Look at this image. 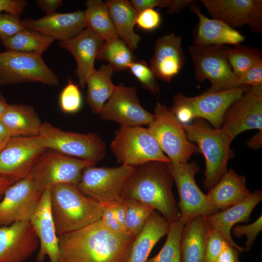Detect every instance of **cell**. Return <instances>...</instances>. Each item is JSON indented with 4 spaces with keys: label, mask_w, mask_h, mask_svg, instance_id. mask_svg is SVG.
I'll return each mask as SVG.
<instances>
[{
    "label": "cell",
    "mask_w": 262,
    "mask_h": 262,
    "mask_svg": "<svg viewBox=\"0 0 262 262\" xmlns=\"http://www.w3.org/2000/svg\"><path fill=\"white\" fill-rule=\"evenodd\" d=\"M58 238V262H127L134 240L100 219Z\"/></svg>",
    "instance_id": "1"
},
{
    "label": "cell",
    "mask_w": 262,
    "mask_h": 262,
    "mask_svg": "<svg viewBox=\"0 0 262 262\" xmlns=\"http://www.w3.org/2000/svg\"><path fill=\"white\" fill-rule=\"evenodd\" d=\"M168 163L151 161L135 166L127 181L124 197L150 206L170 223L180 218V212L173 196L174 180Z\"/></svg>",
    "instance_id": "2"
},
{
    "label": "cell",
    "mask_w": 262,
    "mask_h": 262,
    "mask_svg": "<svg viewBox=\"0 0 262 262\" xmlns=\"http://www.w3.org/2000/svg\"><path fill=\"white\" fill-rule=\"evenodd\" d=\"M50 210L56 234L60 236L100 220L102 206L76 186L61 183L51 188Z\"/></svg>",
    "instance_id": "3"
},
{
    "label": "cell",
    "mask_w": 262,
    "mask_h": 262,
    "mask_svg": "<svg viewBox=\"0 0 262 262\" xmlns=\"http://www.w3.org/2000/svg\"><path fill=\"white\" fill-rule=\"evenodd\" d=\"M188 140L195 143L205 160L204 186L211 190L227 171L229 159L233 155L230 148L232 139L222 128L215 129L203 119L195 118L190 125L182 124Z\"/></svg>",
    "instance_id": "4"
},
{
    "label": "cell",
    "mask_w": 262,
    "mask_h": 262,
    "mask_svg": "<svg viewBox=\"0 0 262 262\" xmlns=\"http://www.w3.org/2000/svg\"><path fill=\"white\" fill-rule=\"evenodd\" d=\"M249 87L243 84L218 92L206 91L194 97H188L178 93L174 96L173 104L169 110L181 124H185L192 119L201 118L210 123L214 128L220 129L227 110Z\"/></svg>",
    "instance_id": "5"
},
{
    "label": "cell",
    "mask_w": 262,
    "mask_h": 262,
    "mask_svg": "<svg viewBox=\"0 0 262 262\" xmlns=\"http://www.w3.org/2000/svg\"><path fill=\"white\" fill-rule=\"evenodd\" d=\"M110 147L122 164L135 167L151 161L171 162L147 128L141 126H120Z\"/></svg>",
    "instance_id": "6"
},
{
    "label": "cell",
    "mask_w": 262,
    "mask_h": 262,
    "mask_svg": "<svg viewBox=\"0 0 262 262\" xmlns=\"http://www.w3.org/2000/svg\"><path fill=\"white\" fill-rule=\"evenodd\" d=\"M94 165L82 171L76 186L79 190L102 206L115 205L123 200L127 181L135 167L125 164L114 167Z\"/></svg>",
    "instance_id": "7"
},
{
    "label": "cell",
    "mask_w": 262,
    "mask_h": 262,
    "mask_svg": "<svg viewBox=\"0 0 262 262\" xmlns=\"http://www.w3.org/2000/svg\"><path fill=\"white\" fill-rule=\"evenodd\" d=\"M39 136L47 149L67 156L96 164L105 155V143L95 133L66 131L44 122L42 123Z\"/></svg>",
    "instance_id": "8"
},
{
    "label": "cell",
    "mask_w": 262,
    "mask_h": 262,
    "mask_svg": "<svg viewBox=\"0 0 262 262\" xmlns=\"http://www.w3.org/2000/svg\"><path fill=\"white\" fill-rule=\"evenodd\" d=\"M229 48L225 45L189 48L196 79L198 82L207 79L211 83L207 92H218L240 85L228 59Z\"/></svg>",
    "instance_id": "9"
},
{
    "label": "cell",
    "mask_w": 262,
    "mask_h": 262,
    "mask_svg": "<svg viewBox=\"0 0 262 262\" xmlns=\"http://www.w3.org/2000/svg\"><path fill=\"white\" fill-rule=\"evenodd\" d=\"M154 115L147 129L171 162L187 163L199 151L196 144L188 140L182 124L166 106L157 102Z\"/></svg>",
    "instance_id": "10"
},
{
    "label": "cell",
    "mask_w": 262,
    "mask_h": 262,
    "mask_svg": "<svg viewBox=\"0 0 262 262\" xmlns=\"http://www.w3.org/2000/svg\"><path fill=\"white\" fill-rule=\"evenodd\" d=\"M168 165L177 187L180 219L184 225L196 216H207L219 212L196 183L195 176L199 171L196 163L170 162Z\"/></svg>",
    "instance_id": "11"
},
{
    "label": "cell",
    "mask_w": 262,
    "mask_h": 262,
    "mask_svg": "<svg viewBox=\"0 0 262 262\" xmlns=\"http://www.w3.org/2000/svg\"><path fill=\"white\" fill-rule=\"evenodd\" d=\"M59 84V79L42 55L7 50L0 52V86L24 82Z\"/></svg>",
    "instance_id": "12"
},
{
    "label": "cell",
    "mask_w": 262,
    "mask_h": 262,
    "mask_svg": "<svg viewBox=\"0 0 262 262\" xmlns=\"http://www.w3.org/2000/svg\"><path fill=\"white\" fill-rule=\"evenodd\" d=\"M95 164L57 151L46 150L34 165L29 176L42 192L61 183L76 186L83 170Z\"/></svg>",
    "instance_id": "13"
},
{
    "label": "cell",
    "mask_w": 262,
    "mask_h": 262,
    "mask_svg": "<svg viewBox=\"0 0 262 262\" xmlns=\"http://www.w3.org/2000/svg\"><path fill=\"white\" fill-rule=\"evenodd\" d=\"M46 150L39 135L12 137L0 152V177L16 181L27 177Z\"/></svg>",
    "instance_id": "14"
},
{
    "label": "cell",
    "mask_w": 262,
    "mask_h": 262,
    "mask_svg": "<svg viewBox=\"0 0 262 262\" xmlns=\"http://www.w3.org/2000/svg\"><path fill=\"white\" fill-rule=\"evenodd\" d=\"M42 193L29 175L10 186L0 200V226L30 221Z\"/></svg>",
    "instance_id": "15"
},
{
    "label": "cell",
    "mask_w": 262,
    "mask_h": 262,
    "mask_svg": "<svg viewBox=\"0 0 262 262\" xmlns=\"http://www.w3.org/2000/svg\"><path fill=\"white\" fill-rule=\"evenodd\" d=\"M221 128L233 140L246 130L262 131V85L250 86L227 110Z\"/></svg>",
    "instance_id": "16"
},
{
    "label": "cell",
    "mask_w": 262,
    "mask_h": 262,
    "mask_svg": "<svg viewBox=\"0 0 262 262\" xmlns=\"http://www.w3.org/2000/svg\"><path fill=\"white\" fill-rule=\"evenodd\" d=\"M101 118L116 122L121 126L149 125L154 114L140 104L136 87L120 84L98 114Z\"/></svg>",
    "instance_id": "17"
},
{
    "label": "cell",
    "mask_w": 262,
    "mask_h": 262,
    "mask_svg": "<svg viewBox=\"0 0 262 262\" xmlns=\"http://www.w3.org/2000/svg\"><path fill=\"white\" fill-rule=\"evenodd\" d=\"M213 19L231 28L247 25L257 32L262 31V0H202Z\"/></svg>",
    "instance_id": "18"
},
{
    "label": "cell",
    "mask_w": 262,
    "mask_h": 262,
    "mask_svg": "<svg viewBox=\"0 0 262 262\" xmlns=\"http://www.w3.org/2000/svg\"><path fill=\"white\" fill-rule=\"evenodd\" d=\"M38 248L30 221L0 226V262H25Z\"/></svg>",
    "instance_id": "19"
},
{
    "label": "cell",
    "mask_w": 262,
    "mask_h": 262,
    "mask_svg": "<svg viewBox=\"0 0 262 262\" xmlns=\"http://www.w3.org/2000/svg\"><path fill=\"white\" fill-rule=\"evenodd\" d=\"M51 188L42 193L38 205L30 222L39 241V250L36 260L43 262L46 256L50 262H58L59 238L50 210Z\"/></svg>",
    "instance_id": "20"
},
{
    "label": "cell",
    "mask_w": 262,
    "mask_h": 262,
    "mask_svg": "<svg viewBox=\"0 0 262 262\" xmlns=\"http://www.w3.org/2000/svg\"><path fill=\"white\" fill-rule=\"evenodd\" d=\"M24 28L48 36L58 41L69 39L86 28L84 12H54L37 19H22Z\"/></svg>",
    "instance_id": "21"
},
{
    "label": "cell",
    "mask_w": 262,
    "mask_h": 262,
    "mask_svg": "<svg viewBox=\"0 0 262 262\" xmlns=\"http://www.w3.org/2000/svg\"><path fill=\"white\" fill-rule=\"evenodd\" d=\"M185 63L181 38L174 33L157 39L150 63L156 77L167 82L179 74Z\"/></svg>",
    "instance_id": "22"
},
{
    "label": "cell",
    "mask_w": 262,
    "mask_h": 262,
    "mask_svg": "<svg viewBox=\"0 0 262 262\" xmlns=\"http://www.w3.org/2000/svg\"><path fill=\"white\" fill-rule=\"evenodd\" d=\"M104 40L93 31L85 28L75 36L62 41L58 45L70 52L77 63L76 74L79 84L83 88L86 80L95 69L94 62Z\"/></svg>",
    "instance_id": "23"
},
{
    "label": "cell",
    "mask_w": 262,
    "mask_h": 262,
    "mask_svg": "<svg viewBox=\"0 0 262 262\" xmlns=\"http://www.w3.org/2000/svg\"><path fill=\"white\" fill-rule=\"evenodd\" d=\"M262 200V191L256 190L235 205L204 217L210 226L220 232L230 246L239 252H243L244 247L233 241L230 234L231 230L237 223L248 222L250 220L252 211Z\"/></svg>",
    "instance_id": "24"
},
{
    "label": "cell",
    "mask_w": 262,
    "mask_h": 262,
    "mask_svg": "<svg viewBox=\"0 0 262 262\" xmlns=\"http://www.w3.org/2000/svg\"><path fill=\"white\" fill-rule=\"evenodd\" d=\"M191 10L198 18L194 46L236 45L245 40L244 35L223 22L205 16L196 5H192Z\"/></svg>",
    "instance_id": "25"
},
{
    "label": "cell",
    "mask_w": 262,
    "mask_h": 262,
    "mask_svg": "<svg viewBox=\"0 0 262 262\" xmlns=\"http://www.w3.org/2000/svg\"><path fill=\"white\" fill-rule=\"evenodd\" d=\"M251 193L246 186V177L230 169L207 196L220 212L243 201Z\"/></svg>",
    "instance_id": "26"
},
{
    "label": "cell",
    "mask_w": 262,
    "mask_h": 262,
    "mask_svg": "<svg viewBox=\"0 0 262 262\" xmlns=\"http://www.w3.org/2000/svg\"><path fill=\"white\" fill-rule=\"evenodd\" d=\"M169 225L164 217L154 210L143 229L133 241L127 262H147L153 247L167 234Z\"/></svg>",
    "instance_id": "27"
},
{
    "label": "cell",
    "mask_w": 262,
    "mask_h": 262,
    "mask_svg": "<svg viewBox=\"0 0 262 262\" xmlns=\"http://www.w3.org/2000/svg\"><path fill=\"white\" fill-rule=\"evenodd\" d=\"M210 227L204 216L201 215L184 225L180 243L181 262H204L206 239Z\"/></svg>",
    "instance_id": "28"
},
{
    "label": "cell",
    "mask_w": 262,
    "mask_h": 262,
    "mask_svg": "<svg viewBox=\"0 0 262 262\" xmlns=\"http://www.w3.org/2000/svg\"><path fill=\"white\" fill-rule=\"evenodd\" d=\"M0 121L12 137L38 136L42 122L34 108L19 104H9Z\"/></svg>",
    "instance_id": "29"
},
{
    "label": "cell",
    "mask_w": 262,
    "mask_h": 262,
    "mask_svg": "<svg viewBox=\"0 0 262 262\" xmlns=\"http://www.w3.org/2000/svg\"><path fill=\"white\" fill-rule=\"evenodd\" d=\"M104 2L118 37L131 49H136L141 40V37L134 31L138 14L136 10L131 1L127 0H107Z\"/></svg>",
    "instance_id": "30"
},
{
    "label": "cell",
    "mask_w": 262,
    "mask_h": 262,
    "mask_svg": "<svg viewBox=\"0 0 262 262\" xmlns=\"http://www.w3.org/2000/svg\"><path fill=\"white\" fill-rule=\"evenodd\" d=\"M110 64L102 65L98 70H94L88 77L86 101L91 110L99 114L105 101L110 98L116 86L112 81L114 72Z\"/></svg>",
    "instance_id": "31"
},
{
    "label": "cell",
    "mask_w": 262,
    "mask_h": 262,
    "mask_svg": "<svg viewBox=\"0 0 262 262\" xmlns=\"http://www.w3.org/2000/svg\"><path fill=\"white\" fill-rule=\"evenodd\" d=\"M85 4L86 28L97 33L104 41L118 38L105 2L101 0H88Z\"/></svg>",
    "instance_id": "32"
},
{
    "label": "cell",
    "mask_w": 262,
    "mask_h": 262,
    "mask_svg": "<svg viewBox=\"0 0 262 262\" xmlns=\"http://www.w3.org/2000/svg\"><path fill=\"white\" fill-rule=\"evenodd\" d=\"M54 40L34 31L24 29L1 42L7 50L42 55Z\"/></svg>",
    "instance_id": "33"
},
{
    "label": "cell",
    "mask_w": 262,
    "mask_h": 262,
    "mask_svg": "<svg viewBox=\"0 0 262 262\" xmlns=\"http://www.w3.org/2000/svg\"><path fill=\"white\" fill-rule=\"evenodd\" d=\"M131 49L119 37L105 41L100 46L96 59L106 61L114 70L121 71L129 68L135 57Z\"/></svg>",
    "instance_id": "34"
},
{
    "label": "cell",
    "mask_w": 262,
    "mask_h": 262,
    "mask_svg": "<svg viewBox=\"0 0 262 262\" xmlns=\"http://www.w3.org/2000/svg\"><path fill=\"white\" fill-rule=\"evenodd\" d=\"M124 200L126 205L125 233L134 240L143 229L154 210L135 199L124 198Z\"/></svg>",
    "instance_id": "35"
},
{
    "label": "cell",
    "mask_w": 262,
    "mask_h": 262,
    "mask_svg": "<svg viewBox=\"0 0 262 262\" xmlns=\"http://www.w3.org/2000/svg\"><path fill=\"white\" fill-rule=\"evenodd\" d=\"M184 224L179 219L169 223L166 240L159 253L147 262H181L180 243Z\"/></svg>",
    "instance_id": "36"
},
{
    "label": "cell",
    "mask_w": 262,
    "mask_h": 262,
    "mask_svg": "<svg viewBox=\"0 0 262 262\" xmlns=\"http://www.w3.org/2000/svg\"><path fill=\"white\" fill-rule=\"evenodd\" d=\"M228 59L233 73L238 78L253 64L262 60V54L258 49L239 44L229 48Z\"/></svg>",
    "instance_id": "37"
},
{
    "label": "cell",
    "mask_w": 262,
    "mask_h": 262,
    "mask_svg": "<svg viewBox=\"0 0 262 262\" xmlns=\"http://www.w3.org/2000/svg\"><path fill=\"white\" fill-rule=\"evenodd\" d=\"M129 69L145 88L153 94L159 93L157 78L151 67L144 61H134Z\"/></svg>",
    "instance_id": "38"
},
{
    "label": "cell",
    "mask_w": 262,
    "mask_h": 262,
    "mask_svg": "<svg viewBox=\"0 0 262 262\" xmlns=\"http://www.w3.org/2000/svg\"><path fill=\"white\" fill-rule=\"evenodd\" d=\"M59 103L65 113L72 114L79 111L82 105V97L78 85L69 80L60 94Z\"/></svg>",
    "instance_id": "39"
},
{
    "label": "cell",
    "mask_w": 262,
    "mask_h": 262,
    "mask_svg": "<svg viewBox=\"0 0 262 262\" xmlns=\"http://www.w3.org/2000/svg\"><path fill=\"white\" fill-rule=\"evenodd\" d=\"M131 2L138 13L157 7L167 8L169 14L178 12L190 3L189 0H132Z\"/></svg>",
    "instance_id": "40"
},
{
    "label": "cell",
    "mask_w": 262,
    "mask_h": 262,
    "mask_svg": "<svg viewBox=\"0 0 262 262\" xmlns=\"http://www.w3.org/2000/svg\"><path fill=\"white\" fill-rule=\"evenodd\" d=\"M227 243L220 232L210 227L206 239L204 262H213Z\"/></svg>",
    "instance_id": "41"
},
{
    "label": "cell",
    "mask_w": 262,
    "mask_h": 262,
    "mask_svg": "<svg viewBox=\"0 0 262 262\" xmlns=\"http://www.w3.org/2000/svg\"><path fill=\"white\" fill-rule=\"evenodd\" d=\"M25 29L20 16L0 12V40L1 42Z\"/></svg>",
    "instance_id": "42"
},
{
    "label": "cell",
    "mask_w": 262,
    "mask_h": 262,
    "mask_svg": "<svg viewBox=\"0 0 262 262\" xmlns=\"http://www.w3.org/2000/svg\"><path fill=\"white\" fill-rule=\"evenodd\" d=\"M232 229V234L235 237L240 238L244 235H246L247 239L244 251L248 252L251 249L258 234L262 230V215L251 224L236 226Z\"/></svg>",
    "instance_id": "43"
},
{
    "label": "cell",
    "mask_w": 262,
    "mask_h": 262,
    "mask_svg": "<svg viewBox=\"0 0 262 262\" xmlns=\"http://www.w3.org/2000/svg\"><path fill=\"white\" fill-rule=\"evenodd\" d=\"M161 16L157 11L153 8L145 9L138 13L136 24L145 31H153L158 28L161 22Z\"/></svg>",
    "instance_id": "44"
},
{
    "label": "cell",
    "mask_w": 262,
    "mask_h": 262,
    "mask_svg": "<svg viewBox=\"0 0 262 262\" xmlns=\"http://www.w3.org/2000/svg\"><path fill=\"white\" fill-rule=\"evenodd\" d=\"M238 79L240 85H262V60L253 64Z\"/></svg>",
    "instance_id": "45"
},
{
    "label": "cell",
    "mask_w": 262,
    "mask_h": 262,
    "mask_svg": "<svg viewBox=\"0 0 262 262\" xmlns=\"http://www.w3.org/2000/svg\"><path fill=\"white\" fill-rule=\"evenodd\" d=\"M115 205L102 206L100 220L103 224L110 230L115 232L124 233L122 230L116 218L115 210Z\"/></svg>",
    "instance_id": "46"
},
{
    "label": "cell",
    "mask_w": 262,
    "mask_h": 262,
    "mask_svg": "<svg viewBox=\"0 0 262 262\" xmlns=\"http://www.w3.org/2000/svg\"><path fill=\"white\" fill-rule=\"evenodd\" d=\"M27 5L25 0H0V12L20 16Z\"/></svg>",
    "instance_id": "47"
},
{
    "label": "cell",
    "mask_w": 262,
    "mask_h": 262,
    "mask_svg": "<svg viewBox=\"0 0 262 262\" xmlns=\"http://www.w3.org/2000/svg\"><path fill=\"white\" fill-rule=\"evenodd\" d=\"M239 251L227 243L213 262H240Z\"/></svg>",
    "instance_id": "48"
},
{
    "label": "cell",
    "mask_w": 262,
    "mask_h": 262,
    "mask_svg": "<svg viewBox=\"0 0 262 262\" xmlns=\"http://www.w3.org/2000/svg\"><path fill=\"white\" fill-rule=\"evenodd\" d=\"M36 3L41 10L47 14L55 12L63 3L62 0H37Z\"/></svg>",
    "instance_id": "49"
},
{
    "label": "cell",
    "mask_w": 262,
    "mask_h": 262,
    "mask_svg": "<svg viewBox=\"0 0 262 262\" xmlns=\"http://www.w3.org/2000/svg\"><path fill=\"white\" fill-rule=\"evenodd\" d=\"M115 210L119 225L125 233L126 205L124 199L115 205Z\"/></svg>",
    "instance_id": "50"
},
{
    "label": "cell",
    "mask_w": 262,
    "mask_h": 262,
    "mask_svg": "<svg viewBox=\"0 0 262 262\" xmlns=\"http://www.w3.org/2000/svg\"><path fill=\"white\" fill-rule=\"evenodd\" d=\"M247 146L253 149H259L262 145V131H258L247 142Z\"/></svg>",
    "instance_id": "51"
},
{
    "label": "cell",
    "mask_w": 262,
    "mask_h": 262,
    "mask_svg": "<svg viewBox=\"0 0 262 262\" xmlns=\"http://www.w3.org/2000/svg\"><path fill=\"white\" fill-rule=\"evenodd\" d=\"M11 135L0 121V152L6 146L11 138Z\"/></svg>",
    "instance_id": "52"
},
{
    "label": "cell",
    "mask_w": 262,
    "mask_h": 262,
    "mask_svg": "<svg viewBox=\"0 0 262 262\" xmlns=\"http://www.w3.org/2000/svg\"><path fill=\"white\" fill-rule=\"evenodd\" d=\"M15 182L13 180L0 177V200L5 190Z\"/></svg>",
    "instance_id": "53"
},
{
    "label": "cell",
    "mask_w": 262,
    "mask_h": 262,
    "mask_svg": "<svg viewBox=\"0 0 262 262\" xmlns=\"http://www.w3.org/2000/svg\"><path fill=\"white\" fill-rule=\"evenodd\" d=\"M9 104L0 90V118L6 111Z\"/></svg>",
    "instance_id": "54"
}]
</instances>
